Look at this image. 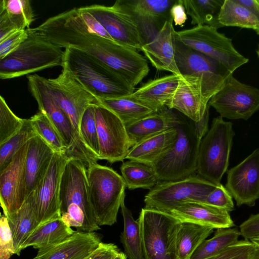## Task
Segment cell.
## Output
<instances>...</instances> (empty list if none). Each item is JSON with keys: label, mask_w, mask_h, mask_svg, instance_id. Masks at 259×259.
Wrapping results in <instances>:
<instances>
[{"label": "cell", "mask_w": 259, "mask_h": 259, "mask_svg": "<svg viewBox=\"0 0 259 259\" xmlns=\"http://www.w3.org/2000/svg\"><path fill=\"white\" fill-rule=\"evenodd\" d=\"M61 73L55 78L44 77L50 94L67 114L74 132V147L71 159L83 162L89 166L98 161L96 156L84 143L79 131L81 117L86 109L99 103L97 98L88 91L64 63Z\"/></svg>", "instance_id": "obj_1"}, {"label": "cell", "mask_w": 259, "mask_h": 259, "mask_svg": "<svg viewBox=\"0 0 259 259\" xmlns=\"http://www.w3.org/2000/svg\"><path fill=\"white\" fill-rule=\"evenodd\" d=\"M61 218L77 231L93 232L101 229L91 204L87 178V167L82 161L68 159L60 187Z\"/></svg>", "instance_id": "obj_2"}, {"label": "cell", "mask_w": 259, "mask_h": 259, "mask_svg": "<svg viewBox=\"0 0 259 259\" xmlns=\"http://www.w3.org/2000/svg\"><path fill=\"white\" fill-rule=\"evenodd\" d=\"M28 33L27 38L14 52L0 60V78L29 75L64 63L61 48Z\"/></svg>", "instance_id": "obj_3"}, {"label": "cell", "mask_w": 259, "mask_h": 259, "mask_svg": "<svg viewBox=\"0 0 259 259\" xmlns=\"http://www.w3.org/2000/svg\"><path fill=\"white\" fill-rule=\"evenodd\" d=\"M90 197L97 223L112 226L124 201L125 182L112 168L95 163L87 168Z\"/></svg>", "instance_id": "obj_4"}, {"label": "cell", "mask_w": 259, "mask_h": 259, "mask_svg": "<svg viewBox=\"0 0 259 259\" xmlns=\"http://www.w3.org/2000/svg\"><path fill=\"white\" fill-rule=\"evenodd\" d=\"M144 259H179L177 238L181 221L170 213L142 208L138 219Z\"/></svg>", "instance_id": "obj_5"}, {"label": "cell", "mask_w": 259, "mask_h": 259, "mask_svg": "<svg viewBox=\"0 0 259 259\" xmlns=\"http://www.w3.org/2000/svg\"><path fill=\"white\" fill-rule=\"evenodd\" d=\"M64 63L97 99H112L133 93L100 61L75 49H65Z\"/></svg>", "instance_id": "obj_6"}, {"label": "cell", "mask_w": 259, "mask_h": 259, "mask_svg": "<svg viewBox=\"0 0 259 259\" xmlns=\"http://www.w3.org/2000/svg\"><path fill=\"white\" fill-rule=\"evenodd\" d=\"M181 114L175 126L178 136L171 148L152 164L159 181L184 179L197 171L200 142L194 131V122Z\"/></svg>", "instance_id": "obj_7"}, {"label": "cell", "mask_w": 259, "mask_h": 259, "mask_svg": "<svg viewBox=\"0 0 259 259\" xmlns=\"http://www.w3.org/2000/svg\"><path fill=\"white\" fill-rule=\"evenodd\" d=\"M234 136L232 122L221 116L213 118L199 147L197 171L199 176L215 184L221 183L228 169Z\"/></svg>", "instance_id": "obj_8"}, {"label": "cell", "mask_w": 259, "mask_h": 259, "mask_svg": "<svg viewBox=\"0 0 259 259\" xmlns=\"http://www.w3.org/2000/svg\"><path fill=\"white\" fill-rule=\"evenodd\" d=\"M217 185L195 174L178 180L159 181L145 195V207L170 213L184 202L204 203Z\"/></svg>", "instance_id": "obj_9"}, {"label": "cell", "mask_w": 259, "mask_h": 259, "mask_svg": "<svg viewBox=\"0 0 259 259\" xmlns=\"http://www.w3.org/2000/svg\"><path fill=\"white\" fill-rule=\"evenodd\" d=\"M176 38L179 42L219 62L232 73L248 61L236 51L231 39L211 26L197 25L176 31Z\"/></svg>", "instance_id": "obj_10"}, {"label": "cell", "mask_w": 259, "mask_h": 259, "mask_svg": "<svg viewBox=\"0 0 259 259\" xmlns=\"http://www.w3.org/2000/svg\"><path fill=\"white\" fill-rule=\"evenodd\" d=\"M81 8L100 22L113 41L141 51L145 40L134 15L122 0L116 1L111 6L92 5Z\"/></svg>", "instance_id": "obj_11"}, {"label": "cell", "mask_w": 259, "mask_h": 259, "mask_svg": "<svg viewBox=\"0 0 259 259\" xmlns=\"http://www.w3.org/2000/svg\"><path fill=\"white\" fill-rule=\"evenodd\" d=\"M208 105L223 118L246 120L259 110V89L240 82L231 74Z\"/></svg>", "instance_id": "obj_12"}, {"label": "cell", "mask_w": 259, "mask_h": 259, "mask_svg": "<svg viewBox=\"0 0 259 259\" xmlns=\"http://www.w3.org/2000/svg\"><path fill=\"white\" fill-rule=\"evenodd\" d=\"M176 60L181 75L201 79L206 96L210 99L233 73L215 60L177 41Z\"/></svg>", "instance_id": "obj_13"}, {"label": "cell", "mask_w": 259, "mask_h": 259, "mask_svg": "<svg viewBox=\"0 0 259 259\" xmlns=\"http://www.w3.org/2000/svg\"><path fill=\"white\" fill-rule=\"evenodd\" d=\"M95 117L99 145V160L111 163L123 161L132 147L126 126L112 111L99 103Z\"/></svg>", "instance_id": "obj_14"}, {"label": "cell", "mask_w": 259, "mask_h": 259, "mask_svg": "<svg viewBox=\"0 0 259 259\" xmlns=\"http://www.w3.org/2000/svg\"><path fill=\"white\" fill-rule=\"evenodd\" d=\"M28 142L14 155L9 165L0 172V202L4 214L16 213L27 198L25 164Z\"/></svg>", "instance_id": "obj_15"}, {"label": "cell", "mask_w": 259, "mask_h": 259, "mask_svg": "<svg viewBox=\"0 0 259 259\" xmlns=\"http://www.w3.org/2000/svg\"><path fill=\"white\" fill-rule=\"evenodd\" d=\"M67 160L64 154L55 152L48 170L34 190L37 220L39 225L61 218L60 187L62 175Z\"/></svg>", "instance_id": "obj_16"}, {"label": "cell", "mask_w": 259, "mask_h": 259, "mask_svg": "<svg viewBox=\"0 0 259 259\" xmlns=\"http://www.w3.org/2000/svg\"><path fill=\"white\" fill-rule=\"evenodd\" d=\"M226 186L237 206L255 205L259 199V148L227 171Z\"/></svg>", "instance_id": "obj_17"}, {"label": "cell", "mask_w": 259, "mask_h": 259, "mask_svg": "<svg viewBox=\"0 0 259 259\" xmlns=\"http://www.w3.org/2000/svg\"><path fill=\"white\" fill-rule=\"evenodd\" d=\"M29 91L37 103L39 110L44 112L60 135L66 147L65 156L71 158L74 147L73 128L70 119L48 90L44 77L37 74L26 76Z\"/></svg>", "instance_id": "obj_18"}, {"label": "cell", "mask_w": 259, "mask_h": 259, "mask_svg": "<svg viewBox=\"0 0 259 259\" xmlns=\"http://www.w3.org/2000/svg\"><path fill=\"white\" fill-rule=\"evenodd\" d=\"M209 100L201 78L181 75L178 87L166 106L178 111L193 122H198L203 116Z\"/></svg>", "instance_id": "obj_19"}, {"label": "cell", "mask_w": 259, "mask_h": 259, "mask_svg": "<svg viewBox=\"0 0 259 259\" xmlns=\"http://www.w3.org/2000/svg\"><path fill=\"white\" fill-rule=\"evenodd\" d=\"M134 15L145 44L153 39L170 18L176 0L122 1Z\"/></svg>", "instance_id": "obj_20"}, {"label": "cell", "mask_w": 259, "mask_h": 259, "mask_svg": "<svg viewBox=\"0 0 259 259\" xmlns=\"http://www.w3.org/2000/svg\"><path fill=\"white\" fill-rule=\"evenodd\" d=\"M176 31L170 17L151 41L142 50L152 66L159 70L181 75L176 60Z\"/></svg>", "instance_id": "obj_21"}, {"label": "cell", "mask_w": 259, "mask_h": 259, "mask_svg": "<svg viewBox=\"0 0 259 259\" xmlns=\"http://www.w3.org/2000/svg\"><path fill=\"white\" fill-rule=\"evenodd\" d=\"M102 242L100 235L76 231L71 236L48 248L38 250L33 259H83Z\"/></svg>", "instance_id": "obj_22"}, {"label": "cell", "mask_w": 259, "mask_h": 259, "mask_svg": "<svg viewBox=\"0 0 259 259\" xmlns=\"http://www.w3.org/2000/svg\"><path fill=\"white\" fill-rule=\"evenodd\" d=\"M170 214L181 222H189L212 229L229 228L234 226L229 212L197 201L180 204Z\"/></svg>", "instance_id": "obj_23"}, {"label": "cell", "mask_w": 259, "mask_h": 259, "mask_svg": "<svg viewBox=\"0 0 259 259\" xmlns=\"http://www.w3.org/2000/svg\"><path fill=\"white\" fill-rule=\"evenodd\" d=\"M181 75L171 74L149 80L126 97L157 112L166 107L178 87Z\"/></svg>", "instance_id": "obj_24"}, {"label": "cell", "mask_w": 259, "mask_h": 259, "mask_svg": "<svg viewBox=\"0 0 259 259\" xmlns=\"http://www.w3.org/2000/svg\"><path fill=\"white\" fill-rule=\"evenodd\" d=\"M55 153L38 135L28 141L25 164L27 198L36 189L44 178Z\"/></svg>", "instance_id": "obj_25"}, {"label": "cell", "mask_w": 259, "mask_h": 259, "mask_svg": "<svg viewBox=\"0 0 259 259\" xmlns=\"http://www.w3.org/2000/svg\"><path fill=\"white\" fill-rule=\"evenodd\" d=\"M165 107L126 126L132 147L143 140L175 126L181 114Z\"/></svg>", "instance_id": "obj_26"}, {"label": "cell", "mask_w": 259, "mask_h": 259, "mask_svg": "<svg viewBox=\"0 0 259 259\" xmlns=\"http://www.w3.org/2000/svg\"><path fill=\"white\" fill-rule=\"evenodd\" d=\"M35 15L29 0H1L0 41L16 31L29 28Z\"/></svg>", "instance_id": "obj_27"}, {"label": "cell", "mask_w": 259, "mask_h": 259, "mask_svg": "<svg viewBox=\"0 0 259 259\" xmlns=\"http://www.w3.org/2000/svg\"><path fill=\"white\" fill-rule=\"evenodd\" d=\"M178 136L174 127L145 139L130 149L125 159L152 165L171 148Z\"/></svg>", "instance_id": "obj_28"}, {"label": "cell", "mask_w": 259, "mask_h": 259, "mask_svg": "<svg viewBox=\"0 0 259 259\" xmlns=\"http://www.w3.org/2000/svg\"><path fill=\"white\" fill-rule=\"evenodd\" d=\"M7 218L13 237L15 254L20 255L22 244L39 226L34 191L18 211Z\"/></svg>", "instance_id": "obj_29"}, {"label": "cell", "mask_w": 259, "mask_h": 259, "mask_svg": "<svg viewBox=\"0 0 259 259\" xmlns=\"http://www.w3.org/2000/svg\"><path fill=\"white\" fill-rule=\"evenodd\" d=\"M61 218H56L39 225L22 244L21 250L32 246L43 250L65 240L75 232Z\"/></svg>", "instance_id": "obj_30"}, {"label": "cell", "mask_w": 259, "mask_h": 259, "mask_svg": "<svg viewBox=\"0 0 259 259\" xmlns=\"http://www.w3.org/2000/svg\"><path fill=\"white\" fill-rule=\"evenodd\" d=\"M225 0H183L186 13L192 25H207L218 28L224 27L219 15Z\"/></svg>", "instance_id": "obj_31"}, {"label": "cell", "mask_w": 259, "mask_h": 259, "mask_svg": "<svg viewBox=\"0 0 259 259\" xmlns=\"http://www.w3.org/2000/svg\"><path fill=\"white\" fill-rule=\"evenodd\" d=\"M213 229L189 222H181L177 234V248L179 259H189L197 247Z\"/></svg>", "instance_id": "obj_32"}, {"label": "cell", "mask_w": 259, "mask_h": 259, "mask_svg": "<svg viewBox=\"0 0 259 259\" xmlns=\"http://www.w3.org/2000/svg\"><path fill=\"white\" fill-rule=\"evenodd\" d=\"M120 171L129 190H150L159 181L152 165L142 162L128 160L122 163Z\"/></svg>", "instance_id": "obj_33"}, {"label": "cell", "mask_w": 259, "mask_h": 259, "mask_svg": "<svg viewBox=\"0 0 259 259\" xmlns=\"http://www.w3.org/2000/svg\"><path fill=\"white\" fill-rule=\"evenodd\" d=\"M98 100L99 104L113 112L125 126L155 112L126 96Z\"/></svg>", "instance_id": "obj_34"}, {"label": "cell", "mask_w": 259, "mask_h": 259, "mask_svg": "<svg viewBox=\"0 0 259 259\" xmlns=\"http://www.w3.org/2000/svg\"><path fill=\"white\" fill-rule=\"evenodd\" d=\"M123 220V230L120 236L124 254L128 259H144L141 229L138 220H135L131 211L125 206L124 201L121 205Z\"/></svg>", "instance_id": "obj_35"}, {"label": "cell", "mask_w": 259, "mask_h": 259, "mask_svg": "<svg viewBox=\"0 0 259 259\" xmlns=\"http://www.w3.org/2000/svg\"><path fill=\"white\" fill-rule=\"evenodd\" d=\"M240 235L237 228L217 229L213 236L204 240L189 259H206L214 256L237 243Z\"/></svg>", "instance_id": "obj_36"}, {"label": "cell", "mask_w": 259, "mask_h": 259, "mask_svg": "<svg viewBox=\"0 0 259 259\" xmlns=\"http://www.w3.org/2000/svg\"><path fill=\"white\" fill-rule=\"evenodd\" d=\"M223 26H237L257 31V20L251 10L238 0H225L219 15Z\"/></svg>", "instance_id": "obj_37"}, {"label": "cell", "mask_w": 259, "mask_h": 259, "mask_svg": "<svg viewBox=\"0 0 259 259\" xmlns=\"http://www.w3.org/2000/svg\"><path fill=\"white\" fill-rule=\"evenodd\" d=\"M37 135L29 119H25L20 130L0 145V172L9 165L16 153Z\"/></svg>", "instance_id": "obj_38"}, {"label": "cell", "mask_w": 259, "mask_h": 259, "mask_svg": "<svg viewBox=\"0 0 259 259\" xmlns=\"http://www.w3.org/2000/svg\"><path fill=\"white\" fill-rule=\"evenodd\" d=\"M29 120L37 135L55 152L64 154L65 145L56 128L44 112L38 110Z\"/></svg>", "instance_id": "obj_39"}, {"label": "cell", "mask_w": 259, "mask_h": 259, "mask_svg": "<svg viewBox=\"0 0 259 259\" xmlns=\"http://www.w3.org/2000/svg\"><path fill=\"white\" fill-rule=\"evenodd\" d=\"M96 105L90 106L84 112L80 122L79 131L86 146L99 160V145L95 117Z\"/></svg>", "instance_id": "obj_40"}, {"label": "cell", "mask_w": 259, "mask_h": 259, "mask_svg": "<svg viewBox=\"0 0 259 259\" xmlns=\"http://www.w3.org/2000/svg\"><path fill=\"white\" fill-rule=\"evenodd\" d=\"M25 119L17 116L5 99L0 96V145L14 136L22 128Z\"/></svg>", "instance_id": "obj_41"}, {"label": "cell", "mask_w": 259, "mask_h": 259, "mask_svg": "<svg viewBox=\"0 0 259 259\" xmlns=\"http://www.w3.org/2000/svg\"><path fill=\"white\" fill-rule=\"evenodd\" d=\"M254 248L250 240H239L221 253L206 259H252Z\"/></svg>", "instance_id": "obj_42"}, {"label": "cell", "mask_w": 259, "mask_h": 259, "mask_svg": "<svg viewBox=\"0 0 259 259\" xmlns=\"http://www.w3.org/2000/svg\"><path fill=\"white\" fill-rule=\"evenodd\" d=\"M204 203L228 212L234 209L231 194L221 183L207 195Z\"/></svg>", "instance_id": "obj_43"}, {"label": "cell", "mask_w": 259, "mask_h": 259, "mask_svg": "<svg viewBox=\"0 0 259 259\" xmlns=\"http://www.w3.org/2000/svg\"><path fill=\"white\" fill-rule=\"evenodd\" d=\"M15 254L14 242L7 218H0V259H10Z\"/></svg>", "instance_id": "obj_44"}, {"label": "cell", "mask_w": 259, "mask_h": 259, "mask_svg": "<svg viewBox=\"0 0 259 259\" xmlns=\"http://www.w3.org/2000/svg\"><path fill=\"white\" fill-rule=\"evenodd\" d=\"M28 37L27 29H22L16 31L0 41V60L17 50Z\"/></svg>", "instance_id": "obj_45"}, {"label": "cell", "mask_w": 259, "mask_h": 259, "mask_svg": "<svg viewBox=\"0 0 259 259\" xmlns=\"http://www.w3.org/2000/svg\"><path fill=\"white\" fill-rule=\"evenodd\" d=\"M240 235L246 240L259 237V213L251 214L239 226Z\"/></svg>", "instance_id": "obj_46"}, {"label": "cell", "mask_w": 259, "mask_h": 259, "mask_svg": "<svg viewBox=\"0 0 259 259\" xmlns=\"http://www.w3.org/2000/svg\"><path fill=\"white\" fill-rule=\"evenodd\" d=\"M120 252L115 244L102 242L96 250L83 259H115Z\"/></svg>", "instance_id": "obj_47"}, {"label": "cell", "mask_w": 259, "mask_h": 259, "mask_svg": "<svg viewBox=\"0 0 259 259\" xmlns=\"http://www.w3.org/2000/svg\"><path fill=\"white\" fill-rule=\"evenodd\" d=\"M78 10L83 21L91 31L100 36L112 40L103 25L92 14L81 7L78 8Z\"/></svg>", "instance_id": "obj_48"}, {"label": "cell", "mask_w": 259, "mask_h": 259, "mask_svg": "<svg viewBox=\"0 0 259 259\" xmlns=\"http://www.w3.org/2000/svg\"><path fill=\"white\" fill-rule=\"evenodd\" d=\"M169 14L176 26H184L188 17L183 0L176 1L170 9Z\"/></svg>", "instance_id": "obj_49"}, {"label": "cell", "mask_w": 259, "mask_h": 259, "mask_svg": "<svg viewBox=\"0 0 259 259\" xmlns=\"http://www.w3.org/2000/svg\"><path fill=\"white\" fill-rule=\"evenodd\" d=\"M209 120V106L206 109L203 116L198 122H194V128L195 135L198 140L201 142L202 138L208 131V123Z\"/></svg>", "instance_id": "obj_50"}, {"label": "cell", "mask_w": 259, "mask_h": 259, "mask_svg": "<svg viewBox=\"0 0 259 259\" xmlns=\"http://www.w3.org/2000/svg\"><path fill=\"white\" fill-rule=\"evenodd\" d=\"M238 1L240 4L249 8L255 16L258 23V28L256 32L259 34V0Z\"/></svg>", "instance_id": "obj_51"}, {"label": "cell", "mask_w": 259, "mask_h": 259, "mask_svg": "<svg viewBox=\"0 0 259 259\" xmlns=\"http://www.w3.org/2000/svg\"><path fill=\"white\" fill-rule=\"evenodd\" d=\"M254 251L252 259H259V246L254 245Z\"/></svg>", "instance_id": "obj_52"}, {"label": "cell", "mask_w": 259, "mask_h": 259, "mask_svg": "<svg viewBox=\"0 0 259 259\" xmlns=\"http://www.w3.org/2000/svg\"><path fill=\"white\" fill-rule=\"evenodd\" d=\"M127 257L124 253L122 252H120L118 255L116 256L115 259H126Z\"/></svg>", "instance_id": "obj_53"}, {"label": "cell", "mask_w": 259, "mask_h": 259, "mask_svg": "<svg viewBox=\"0 0 259 259\" xmlns=\"http://www.w3.org/2000/svg\"><path fill=\"white\" fill-rule=\"evenodd\" d=\"M252 243H253L254 245L259 246V237L252 239L250 240Z\"/></svg>", "instance_id": "obj_54"}, {"label": "cell", "mask_w": 259, "mask_h": 259, "mask_svg": "<svg viewBox=\"0 0 259 259\" xmlns=\"http://www.w3.org/2000/svg\"><path fill=\"white\" fill-rule=\"evenodd\" d=\"M256 53H257V54L258 55V57L259 58V45L258 46V48H257V49L256 50Z\"/></svg>", "instance_id": "obj_55"}]
</instances>
